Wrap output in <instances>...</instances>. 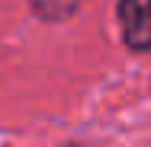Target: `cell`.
Masks as SVG:
<instances>
[{
    "mask_svg": "<svg viewBox=\"0 0 151 147\" xmlns=\"http://www.w3.org/2000/svg\"><path fill=\"white\" fill-rule=\"evenodd\" d=\"M84 0H32V10L42 16V19H68L77 13Z\"/></svg>",
    "mask_w": 151,
    "mask_h": 147,
    "instance_id": "2",
    "label": "cell"
},
{
    "mask_svg": "<svg viewBox=\"0 0 151 147\" xmlns=\"http://www.w3.org/2000/svg\"><path fill=\"white\" fill-rule=\"evenodd\" d=\"M122 38L135 51L151 48V0H119Z\"/></svg>",
    "mask_w": 151,
    "mask_h": 147,
    "instance_id": "1",
    "label": "cell"
}]
</instances>
